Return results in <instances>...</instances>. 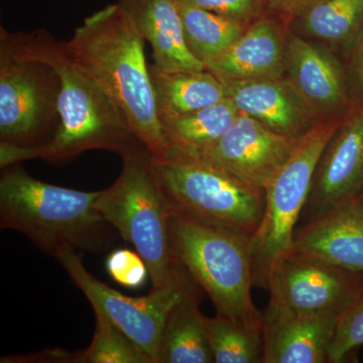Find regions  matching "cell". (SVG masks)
Segmentation results:
<instances>
[{"label": "cell", "mask_w": 363, "mask_h": 363, "mask_svg": "<svg viewBox=\"0 0 363 363\" xmlns=\"http://www.w3.org/2000/svg\"><path fill=\"white\" fill-rule=\"evenodd\" d=\"M0 51L44 62L58 74L59 128L51 142L40 150V159L64 164L88 150H107L123 157L143 147L123 111L79 63L67 42L45 30L11 33L1 26Z\"/></svg>", "instance_id": "6da1fadb"}, {"label": "cell", "mask_w": 363, "mask_h": 363, "mask_svg": "<svg viewBox=\"0 0 363 363\" xmlns=\"http://www.w3.org/2000/svg\"><path fill=\"white\" fill-rule=\"evenodd\" d=\"M145 42L116 2L84 18L67 45L123 111L138 142L154 159L164 160L169 147L157 113Z\"/></svg>", "instance_id": "7a4b0ae2"}, {"label": "cell", "mask_w": 363, "mask_h": 363, "mask_svg": "<svg viewBox=\"0 0 363 363\" xmlns=\"http://www.w3.org/2000/svg\"><path fill=\"white\" fill-rule=\"evenodd\" d=\"M99 192L51 185L14 164L0 178V226L25 234L54 257L65 247L104 252L113 227L95 206Z\"/></svg>", "instance_id": "3957f363"}, {"label": "cell", "mask_w": 363, "mask_h": 363, "mask_svg": "<svg viewBox=\"0 0 363 363\" xmlns=\"http://www.w3.org/2000/svg\"><path fill=\"white\" fill-rule=\"evenodd\" d=\"M171 238L177 262L209 296L218 314L262 327L252 298V235L172 209Z\"/></svg>", "instance_id": "277c9868"}, {"label": "cell", "mask_w": 363, "mask_h": 363, "mask_svg": "<svg viewBox=\"0 0 363 363\" xmlns=\"http://www.w3.org/2000/svg\"><path fill=\"white\" fill-rule=\"evenodd\" d=\"M123 162L121 175L100 191L95 206L145 260L152 289L162 288L180 266L172 245V208L149 150L138 147L123 157Z\"/></svg>", "instance_id": "5b68a950"}, {"label": "cell", "mask_w": 363, "mask_h": 363, "mask_svg": "<svg viewBox=\"0 0 363 363\" xmlns=\"http://www.w3.org/2000/svg\"><path fill=\"white\" fill-rule=\"evenodd\" d=\"M169 206L199 220L253 235L264 218L266 193L202 157H152Z\"/></svg>", "instance_id": "8992f818"}, {"label": "cell", "mask_w": 363, "mask_h": 363, "mask_svg": "<svg viewBox=\"0 0 363 363\" xmlns=\"http://www.w3.org/2000/svg\"><path fill=\"white\" fill-rule=\"evenodd\" d=\"M343 116L319 121L301 136L292 156L264 191V218L252 235L255 283L264 286L272 264L294 247L296 224L307 204L318 164Z\"/></svg>", "instance_id": "52a82bcc"}, {"label": "cell", "mask_w": 363, "mask_h": 363, "mask_svg": "<svg viewBox=\"0 0 363 363\" xmlns=\"http://www.w3.org/2000/svg\"><path fill=\"white\" fill-rule=\"evenodd\" d=\"M94 311L102 313L157 363L164 324L172 309L196 288V281L179 266L173 278L145 297L133 298L98 281L87 271L77 250L65 247L55 255Z\"/></svg>", "instance_id": "ba28073f"}, {"label": "cell", "mask_w": 363, "mask_h": 363, "mask_svg": "<svg viewBox=\"0 0 363 363\" xmlns=\"http://www.w3.org/2000/svg\"><path fill=\"white\" fill-rule=\"evenodd\" d=\"M60 89L51 66L0 51V142L40 149L51 142L60 124Z\"/></svg>", "instance_id": "9c48e42d"}, {"label": "cell", "mask_w": 363, "mask_h": 363, "mask_svg": "<svg viewBox=\"0 0 363 363\" xmlns=\"http://www.w3.org/2000/svg\"><path fill=\"white\" fill-rule=\"evenodd\" d=\"M363 281V274L289 250L272 264L264 286L269 308L294 312H340Z\"/></svg>", "instance_id": "30bf717a"}, {"label": "cell", "mask_w": 363, "mask_h": 363, "mask_svg": "<svg viewBox=\"0 0 363 363\" xmlns=\"http://www.w3.org/2000/svg\"><path fill=\"white\" fill-rule=\"evenodd\" d=\"M298 138L279 135L240 113L216 145L200 157L243 183L266 191L292 156Z\"/></svg>", "instance_id": "8fae6325"}, {"label": "cell", "mask_w": 363, "mask_h": 363, "mask_svg": "<svg viewBox=\"0 0 363 363\" xmlns=\"http://www.w3.org/2000/svg\"><path fill=\"white\" fill-rule=\"evenodd\" d=\"M363 192V105L344 113L318 164L306 206L311 219L357 200Z\"/></svg>", "instance_id": "7c38bea8"}, {"label": "cell", "mask_w": 363, "mask_h": 363, "mask_svg": "<svg viewBox=\"0 0 363 363\" xmlns=\"http://www.w3.org/2000/svg\"><path fill=\"white\" fill-rule=\"evenodd\" d=\"M286 80L320 121L343 116L347 105L345 74L328 48L290 32Z\"/></svg>", "instance_id": "4fadbf2b"}, {"label": "cell", "mask_w": 363, "mask_h": 363, "mask_svg": "<svg viewBox=\"0 0 363 363\" xmlns=\"http://www.w3.org/2000/svg\"><path fill=\"white\" fill-rule=\"evenodd\" d=\"M338 315L267 308L262 315V362H328Z\"/></svg>", "instance_id": "5bb4252c"}, {"label": "cell", "mask_w": 363, "mask_h": 363, "mask_svg": "<svg viewBox=\"0 0 363 363\" xmlns=\"http://www.w3.org/2000/svg\"><path fill=\"white\" fill-rule=\"evenodd\" d=\"M289 25L267 13L206 67L222 83L285 77Z\"/></svg>", "instance_id": "9a60e30c"}, {"label": "cell", "mask_w": 363, "mask_h": 363, "mask_svg": "<svg viewBox=\"0 0 363 363\" xmlns=\"http://www.w3.org/2000/svg\"><path fill=\"white\" fill-rule=\"evenodd\" d=\"M226 96L240 113L274 133L298 138L320 119L302 101L286 78L223 83Z\"/></svg>", "instance_id": "2e32d148"}, {"label": "cell", "mask_w": 363, "mask_h": 363, "mask_svg": "<svg viewBox=\"0 0 363 363\" xmlns=\"http://www.w3.org/2000/svg\"><path fill=\"white\" fill-rule=\"evenodd\" d=\"M117 4L152 45V65L160 71L206 69L186 44L178 0H118Z\"/></svg>", "instance_id": "e0dca14e"}, {"label": "cell", "mask_w": 363, "mask_h": 363, "mask_svg": "<svg viewBox=\"0 0 363 363\" xmlns=\"http://www.w3.org/2000/svg\"><path fill=\"white\" fill-rule=\"evenodd\" d=\"M294 248L363 274V212L357 200L311 219L296 231Z\"/></svg>", "instance_id": "ac0fdd59"}, {"label": "cell", "mask_w": 363, "mask_h": 363, "mask_svg": "<svg viewBox=\"0 0 363 363\" xmlns=\"http://www.w3.org/2000/svg\"><path fill=\"white\" fill-rule=\"evenodd\" d=\"M240 111L228 98L184 116L162 119L169 157H200L216 145Z\"/></svg>", "instance_id": "d6986e66"}, {"label": "cell", "mask_w": 363, "mask_h": 363, "mask_svg": "<svg viewBox=\"0 0 363 363\" xmlns=\"http://www.w3.org/2000/svg\"><path fill=\"white\" fill-rule=\"evenodd\" d=\"M160 121L201 111L226 99L223 83L207 69L162 72L150 66Z\"/></svg>", "instance_id": "ffe728a7"}, {"label": "cell", "mask_w": 363, "mask_h": 363, "mask_svg": "<svg viewBox=\"0 0 363 363\" xmlns=\"http://www.w3.org/2000/svg\"><path fill=\"white\" fill-rule=\"evenodd\" d=\"M205 318L200 310L199 293L195 289L169 313L160 341L157 363L214 362Z\"/></svg>", "instance_id": "44dd1931"}, {"label": "cell", "mask_w": 363, "mask_h": 363, "mask_svg": "<svg viewBox=\"0 0 363 363\" xmlns=\"http://www.w3.org/2000/svg\"><path fill=\"white\" fill-rule=\"evenodd\" d=\"M188 49L205 68L218 59L250 23L178 1Z\"/></svg>", "instance_id": "7402d4cb"}, {"label": "cell", "mask_w": 363, "mask_h": 363, "mask_svg": "<svg viewBox=\"0 0 363 363\" xmlns=\"http://www.w3.org/2000/svg\"><path fill=\"white\" fill-rule=\"evenodd\" d=\"M295 21L303 32L329 47H347L362 30L363 0H317Z\"/></svg>", "instance_id": "603a6c76"}, {"label": "cell", "mask_w": 363, "mask_h": 363, "mask_svg": "<svg viewBox=\"0 0 363 363\" xmlns=\"http://www.w3.org/2000/svg\"><path fill=\"white\" fill-rule=\"evenodd\" d=\"M205 326L214 362H262V327L248 326L218 313L205 318Z\"/></svg>", "instance_id": "cb8c5ba5"}, {"label": "cell", "mask_w": 363, "mask_h": 363, "mask_svg": "<svg viewBox=\"0 0 363 363\" xmlns=\"http://www.w3.org/2000/svg\"><path fill=\"white\" fill-rule=\"evenodd\" d=\"M94 312L96 327L92 341L82 352L70 353L69 363H155L108 318Z\"/></svg>", "instance_id": "d4e9b609"}, {"label": "cell", "mask_w": 363, "mask_h": 363, "mask_svg": "<svg viewBox=\"0 0 363 363\" xmlns=\"http://www.w3.org/2000/svg\"><path fill=\"white\" fill-rule=\"evenodd\" d=\"M363 345V281L339 312L335 333L329 350L328 362L340 363Z\"/></svg>", "instance_id": "484cf974"}, {"label": "cell", "mask_w": 363, "mask_h": 363, "mask_svg": "<svg viewBox=\"0 0 363 363\" xmlns=\"http://www.w3.org/2000/svg\"><path fill=\"white\" fill-rule=\"evenodd\" d=\"M109 276L119 285L138 289L147 281L149 269L145 260L136 252L116 250L106 259Z\"/></svg>", "instance_id": "4316f807"}, {"label": "cell", "mask_w": 363, "mask_h": 363, "mask_svg": "<svg viewBox=\"0 0 363 363\" xmlns=\"http://www.w3.org/2000/svg\"><path fill=\"white\" fill-rule=\"evenodd\" d=\"M219 16L252 23L267 13L264 0H178Z\"/></svg>", "instance_id": "83f0119b"}, {"label": "cell", "mask_w": 363, "mask_h": 363, "mask_svg": "<svg viewBox=\"0 0 363 363\" xmlns=\"http://www.w3.org/2000/svg\"><path fill=\"white\" fill-rule=\"evenodd\" d=\"M267 13L290 25L317 0H264Z\"/></svg>", "instance_id": "f1b7e54d"}, {"label": "cell", "mask_w": 363, "mask_h": 363, "mask_svg": "<svg viewBox=\"0 0 363 363\" xmlns=\"http://www.w3.org/2000/svg\"><path fill=\"white\" fill-rule=\"evenodd\" d=\"M40 150L0 142V167L4 169L28 160L40 159Z\"/></svg>", "instance_id": "f546056e"}, {"label": "cell", "mask_w": 363, "mask_h": 363, "mask_svg": "<svg viewBox=\"0 0 363 363\" xmlns=\"http://www.w3.org/2000/svg\"><path fill=\"white\" fill-rule=\"evenodd\" d=\"M351 68H352L357 85L360 89H363V25L354 43Z\"/></svg>", "instance_id": "4dcf8cb0"}, {"label": "cell", "mask_w": 363, "mask_h": 363, "mask_svg": "<svg viewBox=\"0 0 363 363\" xmlns=\"http://www.w3.org/2000/svg\"><path fill=\"white\" fill-rule=\"evenodd\" d=\"M357 202L358 206H359L360 209H362L363 212V192L359 195V197L357 198Z\"/></svg>", "instance_id": "1f68e13d"}]
</instances>
